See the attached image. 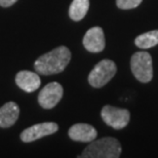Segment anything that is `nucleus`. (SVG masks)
Listing matches in <instances>:
<instances>
[{"mask_svg":"<svg viewBox=\"0 0 158 158\" xmlns=\"http://www.w3.org/2000/svg\"><path fill=\"white\" fill-rule=\"evenodd\" d=\"M71 60V52L66 46H59L52 52L39 56L34 63L36 72L42 75L61 73Z\"/></svg>","mask_w":158,"mask_h":158,"instance_id":"obj_1","label":"nucleus"},{"mask_svg":"<svg viewBox=\"0 0 158 158\" xmlns=\"http://www.w3.org/2000/svg\"><path fill=\"white\" fill-rule=\"evenodd\" d=\"M121 154V145L115 138H102L90 142L79 157L83 158H118Z\"/></svg>","mask_w":158,"mask_h":158,"instance_id":"obj_2","label":"nucleus"},{"mask_svg":"<svg viewBox=\"0 0 158 158\" xmlns=\"http://www.w3.org/2000/svg\"><path fill=\"white\" fill-rule=\"evenodd\" d=\"M131 69L134 76L140 82L147 83L153 78L152 58L146 52H135L131 56Z\"/></svg>","mask_w":158,"mask_h":158,"instance_id":"obj_3","label":"nucleus"},{"mask_svg":"<svg viewBox=\"0 0 158 158\" xmlns=\"http://www.w3.org/2000/svg\"><path fill=\"white\" fill-rule=\"evenodd\" d=\"M117 71L116 64L111 60H103L94 66L88 75V83L93 87L100 88L114 77Z\"/></svg>","mask_w":158,"mask_h":158,"instance_id":"obj_4","label":"nucleus"},{"mask_svg":"<svg viewBox=\"0 0 158 158\" xmlns=\"http://www.w3.org/2000/svg\"><path fill=\"white\" fill-rule=\"evenodd\" d=\"M101 116L107 125L114 129H122L128 124L131 114L126 109L117 108L110 105H106L101 111Z\"/></svg>","mask_w":158,"mask_h":158,"instance_id":"obj_5","label":"nucleus"},{"mask_svg":"<svg viewBox=\"0 0 158 158\" xmlns=\"http://www.w3.org/2000/svg\"><path fill=\"white\" fill-rule=\"evenodd\" d=\"M63 86L59 82H50L46 84L38 96V103L43 109H52L61 101L63 97Z\"/></svg>","mask_w":158,"mask_h":158,"instance_id":"obj_6","label":"nucleus"},{"mask_svg":"<svg viewBox=\"0 0 158 158\" xmlns=\"http://www.w3.org/2000/svg\"><path fill=\"white\" fill-rule=\"evenodd\" d=\"M59 125L56 122H43L26 128L22 131L21 140L24 143H31L58 131Z\"/></svg>","mask_w":158,"mask_h":158,"instance_id":"obj_7","label":"nucleus"},{"mask_svg":"<svg viewBox=\"0 0 158 158\" xmlns=\"http://www.w3.org/2000/svg\"><path fill=\"white\" fill-rule=\"evenodd\" d=\"M83 45L86 50L94 53L103 52L105 48V35L101 27H93L85 33L83 37Z\"/></svg>","mask_w":158,"mask_h":158,"instance_id":"obj_8","label":"nucleus"},{"mask_svg":"<svg viewBox=\"0 0 158 158\" xmlns=\"http://www.w3.org/2000/svg\"><path fill=\"white\" fill-rule=\"evenodd\" d=\"M69 138L73 141L90 143L97 138L98 132L94 126L87 123H77L72 125L68 131Z\"/></svg>","mask_w":158,"mask_h":158,"instance_id":"obj_9","label":"nucleus"},{"mask_svg":"<svg viewBox=\"0 0 158 158\" xmlns=\"http://www.w3.org/2000/svg\"><path fill=\"white\" fill-rule=\"evenodd\" d=\"M15 83L26 93L37 90L41 84L39 75L31 71H20L15 76Z\"/></svg>","mask_w":158,"mask_h":158,"instance_id":"obj_10","label":"nucleus"},{"mask_svg":"<svg viewBox=\"0 0 158 158\" xmlns=\"http://www.w3.org/2000/svg\"><path fill=\"white\" fill-rule=\"evenodd\" d=\"M20 115V108L15 102H8L0 108V127L8 128L15 123Z\"/></svg>","mask_w":158,"mask_h":158,"instance_id":"obj_11","label":"nucleus"},{"mask_svg":"<svg viewBox=\"0 0 158 158\" xmlns=\"http://www.w3.org/2000/svg\"><path fill=\"white\" fill-rule=\"evenodd\" d=\"M89 8V0H73L69 7V17L71 20L79 22L86 15Z\"/></svg>","mask_w":158,"mask_h":158,"instance_id":"obj_12","label":"nucleus"},{"mask_svg":"<svg viewBox=\"0 0 158 158\" xmlns=\"http://www.w3.org/2000/svg\"><path fill=\"white\" fill-rule=\"evenodd\" d=\"M135 44L140 48L147 49L156 46L158 44V30L149 31L141 34L135 40Z\"/></svg>","mask_w":158,"mask_h":158,"instance_id":"obj_13","label":"nucleus"},{"mask_svg":"<svg viewBox=\"0 0 158 158\" xmlns=\"http://www.w3.org/2000/svg\"><path fill=\"white\" fill-rule=\"evenodd\" d=\"M143 0H116V5L121 9H131L138 7Z\"/></svg>","mask_w":158,"mask_h":158,"instance_id":"obj_14","label":"nucleus"},{"mask_svg":"<svg viewBox=\"0 0 158 158\" xmlns=\"http://www.w3.org/2000/svg\"><path fill=\"white\" fill-rule=\"evenodd\" d=\"M18 0H0V6L2 7H9V6L14 5Z\"/></svg>","mask_w":158,"mask_h":158,"instance_id":"obj_15","label":"nucleus"}]
</instances>
